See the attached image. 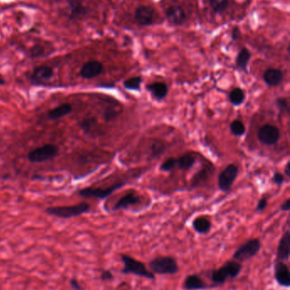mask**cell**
Listing matches in <instances>:
<instances>
[{"label": "cell", "instance_id": "d4e9b609", "mask_svg": "<svg viewBox=\"0 0 290 290\" xmlns=\"http://www.w3.org/2000/svg\"><path fill=\"white\" fill-rule=\"evenodd\" d=\"M211 171L208 167H203L192 179V187H196L207 181Z\"/></svg>", "mask_w": 290, "mask_h": 290}, {"label": "cell", "instance_id": "5bb4252c", "mask_svg": "<svg viewBox=\"0 0 290 290\" xmlns=\"http://www.w3.org/2000/svg\"><path fill=\"white\" fill-rule=\"evenodd\" d=\"M103 72V65L97 60L86 63L80 71V76L85 79H92L101 75Z\"/></svg>", "mask_w": 290, "mask_h": 290}, {"label": "cell", "instance_id": "1f68e13d", "mask_svg": "<svg viewBox=\"0 0 290 290\" xmlns=\"http://www.w3.org/2000/svg\"><path fill=\"white\" fill-rule=\"evenodd\" d=\"M44 48L42 45H35L30 50V54L32 58H38L44 54Z\"/></svg>", "mask_w": 290, "mask_h": 290}, {"label": "cell", "instance_id": "9c48e42d", "mask_svg": "<svg viewBox=\"0 0 290 290\" xmlns=\"http://www.w3.org/2000/svg\"><path fill=\"white\" fill-rule=\"evenodd\" d=\"M280 137V132L275 126H263L258 132V139L261 144L271 146L278 143Z\"/></svg>", "mask_w": 290, "mask_h": 290}, {"label": "cell", "instance_id": "f546056e", "mask_svg": "<svg viewBox=\"0 0 290 290\" xmlns=\"http://www.w3.org/2000/svg\"><path fill=\"white\" fill-rule=\"evenodd\" d=\"M209 3L215 13L224 12L228 7V0H209Z\"/></svg>", "mask_w": 290, "mask_h": 290}, {"label": "cell", "instance_id": "836d02e7", "mask_svg": "<svg viewBox=\"0 0 290 290\" xmlns=\"http://www.w3.org/2000/svg\"><path fill=\"white\" fill-rule=\"evenodd\" d=\"M277 105H278V106L279 107V109H280L282 111H286L288 108H289L288 100H286L285 98H283V97L278 98V100H277Z\"/></svg>", "mask_w": 290, "mask_h": 290}, {"label": "cell", "instance_id": "e0dca14e", "mask_svg": "<svg viewBox=\"0 0 290 290\" xmlns=\"http://www.w3.org/2000/svg\"><path fill=\"white\" fill-rule=\"evenodd\" d=\"M263 79L270 87H276L284 80V73L278 69H268L264 72Z\"/></svg>", "mask_w": 290, "mask_h": 290}, {"label": "cell", "instance_id": "d590c367", "mask_svg": "<svg viewBox=\"0 0 290 290\" xmlns=\"http://www.w3.org/2000/svg\"><path fill=\"white\" fill-rule=\"evenodd\" d=\"M266 206H267V200L265 198H262L259 201L257 207H256V211H258V212L263 211L266 208Z\"/></svg>", "mask_w": 290, "mask_h": 290}, {"label": "cell", "instance_id": "2e32d148", "mask_svg": "<svg viewBox=\"0 0 290 290\" xmlns=\"http://www.w3.org/2000/svg\"><path fill=\"white\" fill-rule=\"evenodd\" d=\"M168 20L174 25H182L186 21V13L179 5H173L166 10Z\"/></svg>", "mask_w": 290, "mask_h": 290}, {"label": "cell", "instance_id": "8d00e7d4", "mask_svg": "<svg viewBox=\"0 0 290 290\" xmlns=\"http://www.w3.org/2000/svg\"><path fill=\"white\" fill-rule=\"evenodd\" d=\"M70 286L73 290H83L81 284L79 283V280L77 278H72L70 279Z\"/></svg>", "mask_w": 290, "mask_h": 290}, {"label": "cell", "instance_id": "6da1fadb", "mask_svg": "<svg viewBox=\"0 0 290 290\" xmlns=\"http://www.w3.org/2000/svg\"><path fill=\"white\" fill-rule=\"evenodd\" d=\"M243 271V265L240 262L230 260L225 262L219 268L212 269L205 272L208 279L210 280L211 289L221 287L227 281L236 279Z\"/></svg>", "mask_w": 290, "mask_h": 290}, {"label": "cell", "instance_id": "ffe728a7", "mask_svg": "<svg viewBox=\"0 0 290 290\" xmlns=\"http://www.w3.org/2000/svg\"><path fill=\"white\" fill-rule=\"evenodd\" d=\"M140 202V197L137 196L136 193H128L122 197L117 203L115 204L114 211H119V210L127 209L130 206H135Z\"/></svg>", "mask_w": 290, "mask_h": 290}, {"label": "cell", "instance_id": "83f0119b", "mask_svg": "<svg viewBox=\"0 0 290 290\" xmlns=\"http://www.w3.org/2000/svg\"><path fill=\"white\" fill-rule=\"evenodd\" d=\"M230 130L232 134L237 136V137H241L245 133L246 128H245V126L241 121L235 120L231 123Z\"/></svg>", "mask_w": 290, "mask_h": 290}, {"label": "cell", "instance_id": "e575fe53", "mask_svg": "<svg viewBox=\"0 0 290 290\" xmlns=\"http://www.w3.org/2000/svg\"><path fill=\"white\" fill-rule=\"evenodd\" d=\"M100 278H101V281L108 282V281L114 280V276L110 270H104V271H101V277Z\"/></svg>", "mask_w": 290, "mask_h": 290}, {"label": "cell", "instance_id": "7a4b0ae2", "mask_svg": "<svg viewBox=\"0 0 290 290\" xmlns=\"http://www.w3.org/2000/svg\"><path fill=\"white\" fill-rule=\"evenodd\" d=\"M120 260L123 262V267L121 273L124 275H134L148 280H155V274L152 273L143 262L134 258L129 255L122 254Z\"/></svg>", "mask_w": 290, "mask_h": 290}, {"label": "cell", "instance_id": "30bf717a", "mask_svg": "<svg viewBox=\"0 0 290 290\" xmlns=\"http://www.w3.org/2000/svg\"><path fill=\"white\" fill-rule=\"evenodd\" d=\"M274 278L281 287H290V266L286 262L277 261L274 263Z\"/></svg>", "mask_w": 290, "mask_h": 290}, {"label": "cell", "instance_id": "277c9868", "mask_svg": "<svg viewBox=\"0 0 290 290\" xmlns=\"http://www.w3.org/2000/svg\"><path fill=\"white\" fill-rule=\"evenodd\" d=\"M90 209V206L86 202L69 206H53L45 210L48 215H53L58 218L69 219L86 214Z\"/></svg>", "mask_w": 290, "mask_h": 290}, {"label": "cell", "instance_id": "8992f818", "mask_svg": "<svg viewBox=\"0 0 290 290\" xmlns=\"http://www.w3.org/2000/svg\"><path fill=\"white\" fill-rule=\"evenodd\" d=\"M59 154V148L56 144H47L36 148L28 154V159L31 163L45 162L55 158Z\"/></svg>", "mask_w": 290, "mask_h": 290}, {"label": "cell", "instance_id": "7402d4cb", "mask_svg": "<svg viewBox=\"0 0 290 290\" xmlns=\"http://www.w3.org/2000/svg\"><path fill=\"white\" fill-rule=\"evenodd\" d=\"M70 16L73 19L82 18L87 14V10L86 7L83 5V3L79 1H72L70 2Z\"/></svg>", "mask_w": 290, "mask_h": 290}, {"label": "cell", "instance_id": "60d3db41", "mask_svg": "<svg viewBox=\"0 0 290 290\" xmlns=\"http://www.w3.org/2000/svg\"><path fill=\"white\" fill-rule=\"evenodd\" d=\"M284 173L285 175L287 176L288 178H290V162L287 163V165L285 166V171H284Z\"/></svg>", "mask_w": 290, "mask_h": 290}, {"label": "cell", "instance_id": "cb8c5ba5", "mask_svg": "<svg viewBox=\"0 0 290 290\" xmlns=\"http://www.w3.org/2000/svg\"><path fill=\"white\" fill-rule=\"evenodd\" d=\"M244 100H245V94L242 88L236 87L234 88L233 90L231 91L229 94V100L235 106L241 105L244 102Z\"/></svg>", "mask_w": 290, "mask_h": 290}, {"label": "cell", "instance_id": "b9f144b4", "mask_svg": "<svg viewBox=\"0 0 290 290\" xmlns=\"http://www.w3.org/2000/svg\"><path fill=\"white\" fill-rule=\"evenodd\" d=\"M5 83V81L3 80V78H0V85H4Z\"/></svg>", "mask_w": 290, "mask_h": 290}, {"label": "cell", "instance_id": "d6a6232c", "mask_svg": "<svg viewBox=\"0 0 290 290\" xmlns=\"http://www.w3.org/2000/svg\"><path fill=\"white\" fill-rule=\"evenodd\" d=\"M119 114V111H117V109H114V108H109L107 109L104 113V117L106 119V121H111L113 120L114 117H116Z\"/></svg>", "mask_w": 290, "mask_h": 290}, {"label": "cell", "instance_id": "ab89813d", "mask_svg": "<svg viewBox=\"0 0 290 290\" xmlns=\"http://www.w3.org/2000/svg\"><path fill=\"white\" fill-rule=\"evenodd\" d=\"M239 35V29L237 28V27H235V28L233 29V31H232V39H233L234 41H236Z\"/></svg>", "mask_w": 290, "mask_h": 290}, {"label": "cell", "instance_id": "484cf974", "mask_svg": "<svg viewBox=\"0 0 290 290\" xmlns=\"http://www.w3.org/2000/svg\"><path fill=\"white\" fill-rule=\"evenodd\" d=\"M195 161L196 159L192 155L186 154V155L180 156V158L177 159V165L180 170L186 171V170L192 168Z\"/></svg>", "mask_w": 290, "mask_h": 290}, {"label": "cell", "instance_id": "4316f807", "mask_svg": "<svg viewBox=\"0 0 290 290\" xmlns=\"http://www.w3.org/2000/svg\"><path fill=\"white\" fill-rule=\"evenodd\" d=\"M165 150H166V145L163 141H154V143L151 144V157L154 158V159H157L158 157H160L162 155H164Z\"/></svg>", "mask_w": 290, "mask_h": 290}, {"label": "cell", "instance_id": "5b68a950", "mask_svg": "<svg viewBox=\"0 0 290 290\" xmlns=\"http://www.w3.org/2000/svg\"><path fill=\"white\" fill-rule=\"evenodd\" d=\"M261 242L259 238H251L242 243L234 251L232 257V260L240 263L248 262L258 255L259 252L261 250Z\"/></svg>", "mask_w": 290, "mask_h": 290}, {"label": "cell", "instance_id": "7c38bea8", "mask_svg": "<svg viewBox=\"0 0 290 290\" xmlns=\"http://www.w3.org/2000/svg\"><path fill=\"white\" fill-rule=\"evenodd\" d=\"M290 257V232L286 230L282 235L277 248L276 260L288 262Z\"/></svg>", "mask_w": 290, "mask_h": 290}, {"label": "cell", "instance_id": "d6986e66", "mask_svg": "<svg viewBox=\"0 0 290 290\" xmlns=\"http://www.w3.org/2000/svg\"><path fill=\"white\" fill-rule=\"evenodd\" d=\"M73 111V106L71 104H61L59 106L55 107L48 112V118L51 120H58L64 116L69 115Z\"/></svg>", "mask_w": 290, "mask_h": 290}, {"label": "cell", "instance_id": "ba28073f", "mask_svg": "<svg viewBox=\"0 0 290 290\" xmlns=\"http://www.w3.org/2000/svg\"><path fill=\"white\" fill-rule=\"evenodd\" d=\"M238 175V167L236 165L231 164L221 172L218 178V185L221 191L228 193L236 181Z\"/></svg>", "mask_w": 290, "mask_h": 290}, {"label": "cell", "instance_id": "4dcf8cb0", "mask_svg": "<svg viewBox=\"0 0 290 290\" xmlns=\"http://www.w3.org/2000/svg\"><path fill=\"white\" fill-rule=\"evenodd\" d=\"M177 165V159L175 158H170V159H166L161 165L162 171L164 172H171L172 171L174 166Z\"/></svg>", "mask_w": 290, "mask_h": 290}, {"label": "cell", "instance_id": "f35d334b", "mask_svg": "<svg viewBox=\"0 0 290 290\" xmlns=\"http://www.w3.org/2000/svg\"><path fill=\"white\" fill-rule=\"evenodd\" d=\"M290 209V200L287 199V200L284 201V204L281 206V210L284 211H289Z\"/></svg>", "mask_w": 290, "mask_h": 290}, {"label": "cell", "instance_id": "603a6c76", "mask_svg": "<svg viewBox=\"0 0 290 290\" xmlns=\"http://www.w3.org/2000/svg\"><path fill=\"white\" fill-rule=\"evenodd\" d=\"M251 57V53L249 50L243 48L240 50L239 53L237 54L236 59V66L243 72H247V68H248V64H249V59Z\"/></svg>", "mask_w": 290, "mask_h": 290}, {"label": "cell", "instance_id": "44dd1931", "mask_svg": "<svg viewBox=\"0 0 290 290\" xmlns=\"http://www.w3.org/2000/svg\"><path fill=\"white\" fill-rule=\"evenodd\" d=\"M193 228L196 233L199 234H207L210 232L212 223L209 219L205 216H199L193 222Z\"/></svg>", "mask_w": 290, "mask_h": 290}, {"label": "cell", "instance_id": "4fadbf2b", "mask_svg": "<svg viewBox=\"0 0 290 290\" xmlns=\"http://www.w3.org/2000/svg\"><path fill=\"white\" fill-rule=\"evenodd\" d=\"M154 10L150 6L142 5L135 11V19L141 26H150L153 23Z\"/></svg>", "mask_w": 290, "mask_h": 290}, {"label": "cell", "instance_id": "52a82bcc", "mask_svg": "<svg viewBox=\"0 0 290 290\" xmlns=\"http://www.w3.org/2000/svg\"><path fill=\"white\" fill-rule=\"evenodd\" d=\"M124 186L123 183H117L114 184L110 187H106V188H101V187H86L83 188L78 192L79 196L85 197V198H97L100 200H103L110 196L112 193L119 189L121 187Z\"/></svg>", "mask_w": 290, "mask_h": 290}, {"label": "cell", "instance_id": "f1b7e54d", "mask_svg": "<svg viewBox=\"0 0 290 290\" xmlns=\"http://www.w3.org/2000/svg\"><path fill=\"white\" fill-rule=\"evenodd\" d=\"M142 82V78L141 77H135V78H129L126 81H124L123 87H125L128 90H140Z\"/></svg>", "mask_w": 290, "mask_h": 290}, {"label": "cell", "instance_id": "8fae6325", "mask_svg": "<svg viewBox=\"0 0 290 290\" xmlns=\"http://www.w3.org/2000/svg\"><path fill=\"white\" fill-rule=\"evenodd\" d=\"M185 290H211V286L208 282L203 278L200 274H190L184 279L182 285Z\"/></svg>", "mask_w": 290, "mask_h": 290}, {"label": "cell", "instance_id": "9a60e30c", "mask_svg": "<svg viewBox=\"0 0 290 290\" xmlns=\"http://www.w3.org/2000/svg\"><path fill=\"white\" fill-rule=\"evenodd\" d=\"M54 76V70L51 66H41L34 69L31 76V81L33 84H42L49 81Z\"/></svg>", "mask_w": 290, "mask_h": 290}, {"label": "cell", "instance_id": "ac0fdd59", "mask_svg": "<svg viewBox=\"0 0 290 290\" xmlns=\"http://www.w3.org/2000/svg\"><path fill=\"white\" fill-rule=\"evenodd\" d=\"M145 87H146V90L148 91L149 93H151L154 99L164 100V98L167 96L168 87L164 82H160V81L152 82Z\"/></svg>", "mask_w": 290, "mask_h": 290}, {"label": "cell", "instance_id": "3957f363", "mask_svg": "<svg viewBox=\"0 0 290 290\" xmlns=\"http://www.w3.org/2000/svg\"><path fill=\"white\" fill-rule=\"evenodd\" d=\"M148 269L155 275H175L180 271V265L174 256H159L149 262Z\"/></svg>", "mask_w": 290, "mask_h": 290}, {"label": "cell", "instance_id": "74e56055", "mask_svg": "<svg viewBox=\"0 0 290 290\" xmlns=\"http://www.w3.org/2000/svg\"><path fill=\"white\" fill-rule=\"evenodd\" d=\"M273 181H274L275 184H277V185H281V184H284V175L278 173V172H276L274 176H273Z\"/></svg>", "mask_w": 290, "mask_h": 290}]
</instances>
